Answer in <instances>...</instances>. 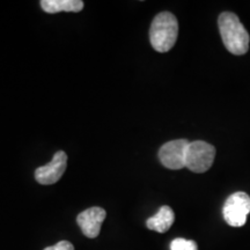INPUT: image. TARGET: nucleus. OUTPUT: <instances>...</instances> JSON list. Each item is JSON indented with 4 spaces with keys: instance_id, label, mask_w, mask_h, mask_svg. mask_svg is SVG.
<instances>
[{
    "instance_id": "obj_2",
    "label": "nucleus",
    "mask_w": 250,
    "mask_h": 250,
    "mask_svg": "<svg viewBox=\"0 0 250 250\" xmlns=\"http://www.w3.org/2000/svg\"><path fill=\"white\" fill-rule=\"evenodd\" d=\"M179 23L174 14L162 12L153 19L149 28V41L153 49L158 52H167L176 43Z\"/></svg>"
},
{
    "instance_id": "obj_10",
    "label": "nucleus",
    "mask_w": 250,
    "mask_h": 250,
    "mask_svg": "<svg viewBox=\"0 0 250 250\" xmlns=\"http://www.w3.org/2000/svg\"><path fill=\"white\" fill-rule=\"evenodd\" d=\"M170 250H198V247L192 240H186L179 237V239H175L171 241Z\"/></svg>"
},
{
    "instance_id": "obj_4",
    "label": "nucleus",
    "mask_w": 250,
    "mask_h": 250,
    "mask_svg": "<svg viewBox=\"0 0 250 250\" xmlns=\"http://www.w3.org/2000/svg\"><path fill=\"white\" fill-rule=\"evenodd\" d=\"M250 213V197L246 192L233 193L225 202L223 214L225 221L232 227H242Z\"/></svg>"
},
{
    "instance_id": "obj_5",
    "label": "nucleus",
    "mask_w": 250,
    "mask_h": 250,
    "mask_svg": "<svg viewBox=\"0 0 250 250\" xmlns=\"http://www.w3.org/2000/svg\"><path fill=\"white\" fill-rule=\"evenodd\" d=\"M188 146L189 142L186 139H176L164 144L159 151L161 164L169 169H182L186 167Z\"/></svg>"
},
{
    "instance_id": "obj_1",
    "label": "nucleus",
    "mask_w": 250,
    "mask_h": 250,
    "mask_svg": "<svg viewBox=\"0 0 250 250\" xmlns=\"http://www.w3.org/2000/svg\"><path fill=\"white\" fill-rule=\"evenodd\" d=\"M218 26L224 44L230 54L241 56L248 51L249 33L235 14L230 12L221 13L218 20Z\"/></svg>"
},
{
    "instance_id": "obj_9",
    "label": "nucleus",
    "mask_w": 250,
    "mask_h": 250,
    "mask_svg": "<svg viewBox=\"0 0 250 250\" xmlns=\"http://www.w3.org/2000/svg\"><path fill=\"white\" fill-rule=\"evenodd\" d=\"M41 7L49 14L58 12H77L83 11V1L81 0H42Z\"/></svg>"
},
{
    "instance_id": "obj_3",
    "label": "nucleus",
    "mask_w": 250,
    "mask_h": 250,
    "mask_svg": "<svg viewBox=\"0 0 250 250\" xmlns=\"http://www.w3.org/2000/svg\"><path fill=\"white\" fill-rule=\"evenodd\" d=\"M215 148L211 144L197 140L189 143L186 154V167L193 173H205L213 165Z\"/></svg>"
},
{
    "instance_id": "obj_6",
    "label": "nucleus",
    "mask_w": 250,
    "mask_h": 250,
    "mask_svg": "<svg viewBox=\"0 0 250 250\" xmlns=\"http://www.w3.org/2000/svg\"><path fill=\"white\" fill-rule=\"evenodd\" d=\"M67 155L66 153L59 151L55 154L52 160L48 165L39 167L35 170V179L40 184L50 186L55 184L62 179L66 170Z\"/></svg>"
},
{
    "instance_id": "obj_7",
    "label": "nucleus",
    "mask_w": 250,
    "mask_h": 250,
    "mask_svg": "<svg viewBox=\"0 0 250 250\" xmlns=\"http://www.w3.org/2000/svg\"><path fill=\"white\" fill-rule=\"evenodd\" d=\"M105 217H107V212L102 208L94 206L81 212L77 217V223L83 235L89 239H95L101 232L102 223L104 221Z\"/></svg>"
},
{
    "instance_id": "obj_8",
    "label": "nucleus",
    "mask_w": 250,
    "mask_h": 250,
    "mask_svg": "<svg viewBox=\"0 0 250 250\" xmlns=\"http://www.w3.org/2000/svg\"><path fill=\"white\" fill-rule=\"evenodd\" d=\"M174 221V211L171 210L169 206H162L158 213L146 221V226H147L148 229L155 230L158 233H166L173 226Z\"/></svg>"
},
{
    "instance_id": "obj_11",
    "label": "nucleus",
    "mask_w": 250,
    "mask_h": 250,
    "mask_svg": "<svg viewBox=\"0 0 250 250\" xmlns=\"http://www.w3.org/2000/svg\"><path fill=\"white\" fill-rule=\"evenodd\" d=\"M44 250H74V247L68 241H59L55 246L46 247Z\"/></svg>"
}]
</instances>
